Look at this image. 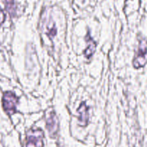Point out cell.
I'll use <instances>...</instances> for the list:
<instances>
[{
	"mask_svg": "<svg viewBox=\"0 0 147 147\" xmlns=\"http://www.w3.org/2000/svg\"><path fill=\"white\" fill-rule=\"evenodd\" d=\"M5 18H6L5 14H4V11H3V10L1 9V7H0V25L4 23V20H5Z\"/></svg>",
	"mask_w": 147,
	"mask_h": 147,
	"instance_id": "9",
	"label": "cell"
},
{
	"mask_svg": "<svg viewBox=\"0 0 147 147\" xmlns=\"http://www.w3.org/2000/svg\"><path fill=\"white\" fill-rule=\"evenodd\" d=\"M147 63V40L141 38L139 40V46L135 57L133 60V66L134 68L139 69L143 67Z\"/></svg>",
	"mask_w": 147,
	"mask_h": 147,
	"instance_id": "2",
	"label": "cell"
},
{
	"mask_svg": "<svg viewBox=\"0 0 147 147\" xmlns=\"http://www.w3.org/2000/svg\"><path fill=\"white\" fill-rule=\"evenodd\" d=\"M58 119L55 113L53 112L50 113V117L47 119L46 121V128L50 134V136H54L58 131Z\"/></svg>",
	"mask_w": 147,
	"mask_h": 147,
	"instance_id": "6",
	"label": "cell"
},
{
	"mask_svg": "<svg viewBox=\"0 0 147 147\" xmlns=\"http://www.w3.org/2000/svg\"><path fill=\"white\" fill-rule=\"evenodd\" d=\"M128 1V0H126V1Z\"/></svg>",
	"mask_w": 147,
	"mask_h": 147,
	"instance_id": "10",
	"label": "cell"
},
{
	"mask_svg": "<svg viewBox=\"0 0 147 147\" xmlns=\"http://www.w3.org/2000/svg\"><path fill=\"white\" fill-rule=\"evenodd\" d=\"M42 27L44 32L49 38L53 39L57 34V28L55 23L53 21L52 17H49L47 18L45 17L44 21L42 22Z\"/></svg>",
	"mask_w": 147,
	"mask_h": 147,
	"instance_id": "4",
	"label": "cell"
},
{
	"mask_svg": "<svg viewBox=\"0 0 147 147\" xmlns=\"http://www.w3.org/2000/svg\"><path fill=\"white\" fill-rule=\"evenodd\" d=\"M5 1L6 9L8 11L9 15L11 17H14L16 14V9L14 0H4Z\"/></svg>",
	"mask_w": 147,
	"mask_h": 147,
	"instance_id": "8",
	"label": "cell"
},
{
	"mask_svg": "<svg viewBox=\"0 0 147 147\" xmlns=\"http://www.w3.org/2000/svg\"><path fill=\"white\" fill-rule=\"evenodd\" d=\"M19 102V98L11 91H7L2 97V106L4 111L9 116L14 114L17 111V106Z\"/></svg>",
	"mask_w": 147,
	"mask_h": 147,
	"instance_id": "3",
	"label": "cell"
},
{
	"mask_svg": "<svg viewBox=\"0 0 147 147\" xmlns=\"http://www.w3.org/2000/svg\"><path fill=\"white\" fill-rule=\"evenodd\" d=\"M44 133L40 129H31L26 134L24 147H43Z\"/></svg>",
	"mask_w": 147,
	"mask_h": 147,
	"instance_id": "1",
	"label": "cell"
},
{
	"mask_svg": "<svg viewBox=\"0 0 147 147\" xmlns=\"http://www.w3.org/2000/svg\"><path fill=\"white\" fill-rule=\"evenodd\" d=\"M86 41L87 43V47L84 51V56L87 59H90L93 54L95 53L97 47V44L96 42L94 41L93 38H92L91 35L90 34V32H88L86 36Z\"/></svg>",
	"mask_w": 147,
	"mask_h": 147,
	"instance_id": "7",
	"label": "cell"
},
{
	"mask_svg": "<svg viewBox=\"0 0 147 147\" xmlns=\"http://www.w3.org/2000/svg\"><path fill=\"white\" fill-rule=\"evenodd\" d=\"M88 106L86 105L85 102L80 103V106L78 109L77 112L78 113V124L80 126H86L88 123L89 114H88Z\"/></svg>",
	"mask_w": 147,
	"mask_h": 147,
	"instance_id": "5",
	"label": "cell"
}]
</instances>
